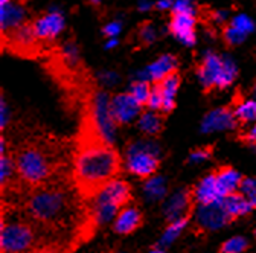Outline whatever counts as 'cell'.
Wrapping results in <instances>:
<instances>
[{
    "mask_svg": "<svg viewBox=\"0 0 256 253\" xmlns=\"http://www.w3.org/2000/svg\"><path fill=\"white\" fill-rule=\"evenodd\" d=\"M72 144V184L80 200L90 203L119 178L124 170L122 156L101 126L90 124H78Z\"/></svg>",
    "mask_w": 256,
    "mask_h": 253,
    "instance_id": "cell-1",
    "label": "cell"
},
{
    "mask_svg": "<svg viewBox=\"0 0 256 253\" xmlns=\"http://www.w3.org/2000/svg\"><path fill=\"white\" fill-rule=\"evenodd\" d=\"M72 150V140L48 132L28 133L16 145H10L2 136V152L12 156L18 177L28 189L69 177Z\"/></svg>",
    "mask_w": 256,
    "mask_h": 253,
    "instance_id": "cell-2",
    "label": "cell"
},
{
    "mask_svg": "<svg viewBox=\"0 0 256 253\" xmlns=\"http://www.w3.org/2000/svg\"><path fill=\"white\" fill-rule=\"evenodd\" d=\"M82 204L69 176L28 189L18 210L50 238H60L72 234L81 216Z\"/></svg>",
    "mask_w": 256,
    "mask_h": 253,
    "instance_id": "cell-3",
    "label": "cell"
},
{
    "mask_svg": "<svg viewBox=\"0 0 256 253\" xmlns=\"http://www.w3.org/2000/svg\"><path fill=\"white\" fill-rule=\"evenodd\" d=\"M42 62L61 92L68 112L80 113L81 106L100 90L90 69L75 48L55 44Z\"/></svg>",
    "mask_w": 256,
    "mask_h": 253,
    "instance_id": "cell-4",
    "label": "cell"
},
{
    "mask_svg": "<svg viewBox=\"0 0 256 253\" xmlns=\"http://www.w3.org/2000/svg\"><path fill=\"white\" fill-rule=\"evenodd\" d=\"M50 236L32 223L24 215L10 221L2 216V230H0V247L2 253H30L43 244L54 241Z\"/></svg>",
    "mask_w": 256,
    "mask_h": 253,
    "instance_id": "cell-5",
    "label": "cell"
},
{
    "mask_svg": "<svg viewBox=\"0 0 256 253\" xmlns=\"http://www.w3.org/2000/svg\"><path fill=\"white\" fill-rule=\"evenodd\" d=\"M2 52L23 60L43 61L54 46L46 44L37 34L34 20H24L17 26L0 30Z\"/></svg>",
    "mask_w": 256,
    "mask_h": 253,
    "instance_id": "cell-6",
    "label": "cell"
},
{
    "mask_svg": "<svg viewBox=\"0 0 256 253\" xmlns=\"http://www.w3.org/2000/svg\"><path fill=\"white\" fill-rule=\"evenodd\" d=\"M133 202V188L126 180L122 178H116L113 183H110L102 194L90 202L94 208V210L98 212L102 224L107 223L108 220H112L114 215H118V212L120 209H124L125 206L132 204Z\"/></svg>",
    "mask_w": 256,
    "mask_h": 253,
    "instance_id": "cell-7",
    "label": "cell"
},
{
    "mask_svg": "<svg viewBox=\"0 0 256 253\" xmlns=\"http://www.w3.org/2000/svg\"><path fill=\"white\" fill-rule=\"evenodd\" d=\"M160 168L158 156L146 146H133L128 152L126 170L140 178H151Z\"/></svg>",
    "mask_w": 256,
    "mask_h": 253,
    "instance_id": "cell-8",
    "label": "cell"
},
{
    "mask_svg": "<svg viewBox=\"0 0 256 253\" xmlns=\"http://www.w3.org/2000/svg\"><path fill=\"white\" fill-rule=\"evenodd\" d=\"M226 224H230V218L220 200L212 204H206L200 208L196 216L194 232L197 235H204L208 232L216 230Z\"/></svg>",
    "mask_w": 256,
    "mask_h": 253,
    "instance_id": "cell-9",
    "label": "cell"
},
{
    "mask_svg": "<svg viewBox=\"0 0 256 253\" xmlns=\"http://www.w3.org/2000/svg\"><path fill=\"white\" fill-rule=\"evenodd\" d=\"M226 66V60L218 56L216 54H206L197 64L196 72L202 81L203 93H209L215 88H220V81Z\"/></svg>",
    "mask_w": 256,
    "mask_h": 253,
    "instance_id": "cell-10",
    "label": "cell"
},
{
    "mask_svg": "<svg viewBox=\"0 0 256 253\" xmlns=\"http://www.w3.org/2000/svg\"><path fill=\"white\" fill-rule=\"evenodd\" d=\"M140 108L142 107L134 101L130 92L116 94L108 102V114L114 126L132 122L140 113Z\"/></svg>",
    "mask_w": 256,
    "mask_h": 253,
    "instance_id": "cell-11",
    "label": "cell"
},
{
    "mask_svg": "<svg viewBox=\"0 0 256 253\" xmlns=\"http://www.w3.org/2000/svg\"><path fill=\"white\" fill-rule=\"evenodd\" d=\"M196 24H197V18L194 12L171 10V22L168 29L171 36H174L177 40L183 42L184 44H194L197 40Z\"/></svg>",
    "mask_w": 256,
    "mask_h": 253,
    "instance_id": "cell-12",
    "label": "cell"
},
{
    "mask_svg": "<svg viewBox=\"0 0 256 253\" xmlns=\"http://www.w3.org/2000/svg\"><path fill=\"white\" fill-rule=\"evenodd\" d=\"M151 82L160 92V94H162V98H164L162 114H165V116L171 114L172 110L176 108V94L182 84V76H180L178 69H174L170 74H166L164 78H160L157 81H151Z\"/></svg>",
    "mask_w": 256,
    "mask_h": 253,
    "instance_id": "cell-13",
    "label": "cell"
},
{
    "mask_svg": "<svg viewBox=\"0 0 256 253\" xmlns=\"http://www.w3.org/2000/svg\"><path fill=\"white\" fill-rule=\"evenodd\" d=\"M144 226V214L139 208L128 204L113 220V230L118 235H132Z\"/></svg>",
    "mask_w": 256,
    "mask_h": 253,
    "instance_id": "cell-14",
    "label": "cell"
},
{
    "mask_svg": "<svg viewBox=\"0 0 256 253\" xmlns=\"http://www.w3.org/2000/svg\"><path fill=\"white\" fill-rule=\"evenodd\" d=\"M38 37L49 46H55V40L64 28V18L60 12H48L34 20Z\"/></svg>",
    "mask_w": 256,
    "mask_h": 253,
    "instance_id": "cell-15",
    "label": "cell"
},
{
    "mask_svg": "<svg viewBox=\"0 0 256 253\" xmlns=\"http://www.w3.org/2000/svg\"><path fill=\"white\" fill-rule=\"evenodd\" d=\"M238 124L234 114V108L229 106L216 108L214 112H210L202 124V130L204 133H210V132H220V130H230V128H236Z\"/></svg>",
    "mask_w": 256,
    "mask_h": 253,
    "instance_id": "cell-16",
    "label": "cell"
},
{
    "mask_svg": "<svg viewBox=\"0 0 256 253\" xmlns=\"http://www.w3.org/2000/svg\"><path fill=\"white\" fill-rule=\"evenodd\" d=\"M214 174L216 178V186H218V191H220L221 197H226L232 192H236L241 186L242 178H244L230 165H222V166L216 168L214 171Z\"/></svg>",
    "mask_w": 256,
    "mask_h": 253,
    "instance_id": "cell-17",
    "label": "cell"
},
{
    "mask_svg": "<svg viewBox=\"0 0 256 253\" xmlns=\"http://www.w3.org/2000/svg\"><path fill=\"white\" fill-rule=\"evenodd\" d=\"M230 107L234 108L238 126L246 125L248 122H256V101H246L241 88H236L234 100L230 101Z\"/></svg>",
    "mask_w": 256,
    "mask_h": 253,
    "instance_id": "cell-18",
    "label": "cell"
},
{
    "mask_svg": "<svg viewBox=\"0 0 256 253\" xmlns=\"http://www.w3.org/2000/svg\"><path fill=\"white\" fill-rule=\"evenodd\" d=\"M221 203H222L224 209H226V212L230 218V223H234L236 218L248 214L253 209L250 200L241 191H236V192H232L226 197H222Z\"/></svg>",
    "mask_w": 256,
    "mask_h": 253,
    "instance_id": "cell-19",
    "label": "cell"
},
{
    "mask_svg": "<svg viewBox=\"0 0 256 253\" xmlns=\"http://www.w3.org/2000/svg\"><path fill=\"white\" fill-rule=\"evenodd\" d=\"M196 194H197V202L202 206L206 204H212L215 202H220L222 197L220 196L218 186H216V178L214 171L206 176L204 178H202V182L198 183V186H196Z\"/></svg>",
    "mask_w": 256,
    "mask_h": 253,
    "instance_id": "cell-20",
    "label": "cell"
},
{
    "mask_svg": "<svg viewBox=\"0 0 256 253\" xmlns=\"http://www.w3.org/2000/svg\"><path fill=\"white\" fill-rule=\"evenodd\" d=\"M165 114L158 112H142L139 126L148 136H158L165 128Z\"/></svg>",
    "mask_w": 256,
    "mask_h": 253,
    "instance_id": "cell-21",
    "label": "cell"
},
{
    "mask_svg": "<svg viewBox=\"0 0 256 253\" xmlns=\"http://www.w3.org/2000/svg\"><path fill=\"white\" fill-rule=\"evenodd\" d=\"M174 69H177V58L174 55H164L152 62L148 72L151 75V81H157Z\"/></svg>",
    "mask_w": 256,
    "mask_h": 253,
    "instance_id": "cell-22",
    "label": "cell"
},
{
    "mask_svg": "<svg viewBox=\"0 0 256 253\" xmlns=\"http://www.w3.org/2000/svg\"><path fill=\"white\" fill-rule=\"evenodd\" d=\"M24 20H28V18H26L23 10L20 6H14L12 4H8V5L2 6V29L0 30L17 26Z\"/></svg>",
    "mask_w": 256,
    "mask_h": 253,
    "instance_id": "cell-23",
    "label": "cell"
},
{
    "mask_svg": "<svg viewBox=\"0 0 256 253\" xmlns=\"http://www.w3.org/2000/svg\"><path fill=\"white\" fill-rule=\"evenodd\" d=\"M151 92H152V82L151 81H136L133 82L130 93L134 98V101L144 108L148 107L150 98H151Z\"/></svg>",
    "mask_w": 256,
    "mask_h": 253,
    "instance_id": "cell-24",
    "label": "cell"
},
{
    "mask_svg": "<svg viewBox=\"0 0 256 253\" xmlns=\"http://www.w3.org/2000/svg\"><path fill=\"white\" fill-rule=\"evenodd\" d=\"M222 32H221V37H222V43L226 44L228 48H232V46H236L240 44L244 37L247 36L246 32H242V30L234 24V22L230 23H224L222 24Z\"/></svg>",
    "mask_w": 256,
    "mask_h": 253,
    "instance_id": "cell-25",
    "label": "cell"
},
{
    "mask_svg": "<svg viewBox=\"0 0 256 253\" xmlns=\"http://www.w3.org/2000/svg\"><path fill=\"white\" fill-rule=\"evenodd\" d=\"M190 218H192V215H186V216H182L178 220L171 221V224L166 228V230H165V234L162 236V242L164 244H171L182 234V230L186 228V224L190 221Z\"/></svg>",
    "mask_w": 256,
    "mask_h": 253,
    "instance_id": "cell-26",
    "label": "cell"
},
{
    "mask_svg": "<svg viewBox=\"0 0 256 253\" xmlns=\"http://www.w3.org/2000/svg\"><path fill=\"white\" fill-rule=\"evenodd\" d=\"M30 253H75L72 247L69 246V241H62V240H54L42 247L32 250Z\"/></svg>",
    "mask_w": 256,
    "mask_h": 253,
    "instance_id": "cell-27",
    "label": "cell"
},
{
    "mask_svg": "<svg viewBox=\"0 0 256 253\" xmlns=\"http://www.w3.org/2000/svg\"><path fill=\"white\" fill-rule=\"evenodd\" d=\"M247 248L248 242L244 236H234L220 246L218 253H244Z\"/></svg>",
    "mask_w": 256,
    "mask_h": 253,
    "instance_id": "cell-28",
    "label": "cell"
},
{
    "mask_svg": "<svg viewBox=\"0 0 256 253\" xmlns=\"http://www.w3.org/2000/svg\"><path fill=\"white\" fill-rule=\"evenodd\" d=\"M214 152V145H206V146H200L197 150H192L189 154V160L190 162H200L204 159H209Z\"/></svg>",
    "mask_w": 256,
    "mask_h": 253,
    "instance_id": "cell-29",
    "label": "cell"
},
{
    "mask_svg": "<svg viewBox=\"0 0 256 253\" xmlns=\"http://www.w3.org/2000/svg\"><path fill=\"white\" fill-rule=\"evenodd\" d=\"M236 139L240 142H244V144H248V145H256V124L252 126L248 132H244V133H240L236 136Z\"/></svg>",
    "mask_w": 256,
    "mask_h": 253,
    "instance_id": "cell-30",
    "label": "cell"
},
{
    "mask_svg": "<svg viewBox=\"0 0 256 253\" xmlns=\"http://www.w3.org/2000/svg\"><path fill=\"white\" fill-rule=\"evenodd\" d=\"M150 253H165V252H164L162 248H152V250H151Z\"/></svg>",
    "mask_w": 256,
    "mask_h": 253,
    "instance_id": "cell-31",
    "label": "cell"
},
{
    "mask_svg": "<svg viewBox=\"0 0 256 253\" xmlns=\"http://www.w3.org/2000/svg\"><path fill=\"white\" fill-rule=\"evenodd\" d=\"M254 236H256V230H254Z\"/></svg>",
    "mask_w": 256,
    "mask_h": 253,
    "instance_id": "cell-32",
    "label": "cell"
}]
</instances>
